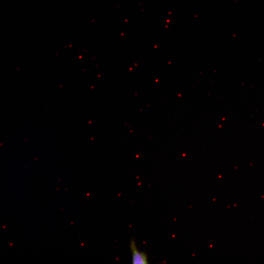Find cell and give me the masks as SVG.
Segmentation results:
<instances>
[{
    "mask_svg": "<svg viewBox=\"0 0 264 264\" xmlns=\"http://www.w3.org/2000/svg\"><path fill=\"white\" fill-rule=\"evenodd\" d=\"M131 251L132 256V263L134 264H148V256L144 252L138 250L135 242L132 240L130 244Z\"/></svg>",
    "mask_w": 264,
    "mask_h": 264,
    "instance_id": "6da1fadb",
    "label": "cell"
}]
</instances>
